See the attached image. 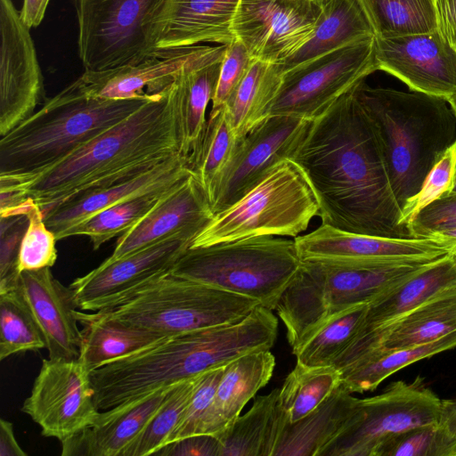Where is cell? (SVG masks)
<instances>
[{
	"label": "cell",
	"mask_w": 456,
	"mask_h": 456,
	"mask_svg": "<svg viewBox=\"0 0 456 456\" xmlns=\"http://www.w3.org/2000/svg\"><path fill=\"white\" fill-rule=\"evenodd\" d=\"M319 203L322 224L361 234L413 238L401 224L375 129L354 87L311 121L289 159Z\"/></svg>",
	"instance_id": "1"
},
{
	"label": "cell",
	"mask_w": 456,
	"mask_h": 456,
	"mask_svg": "<svg viewBox=\"0 0 456 456\" xmlns=\"http://www.w3.org/2000/svg\"><path fill=\"white\" fill-rule=\"evenodd\" d=\"M180 153L175 82L67 157L27 175H0V189L30 198L43 214L79 192L126 180Z\"/></svg>",
	"instance_id": "2"
},
{
	"label": "cell",
	"mask_w": 456,
	"mask_h": 456,
	"mask_svg": "<svg viewBox=\"0 0 456 456\" xmlns=\"http://www.w3.org/2000/svg\"><path fill=\"white\" fill-rule=\"evenodd\" d=\"M354 92L375 129L402 208L456 142V117L446 100L416 91L372 87L363 80Z\"/></svg>",
	"instance_id": "3"
},
{
	"label": "cell",
	"mask_w": 456,
	"mask_h": 456,
	"mask_svg": "<svg viewBox=\"0 0 456 456\" xmlns=\"http://www.w3.org/2000/svg\"><path fill=\"white\" fill-rule=\"evenodd\" d=\"M442 256L302 261L275 308L291 350L335 315L369 304Z\"/></svg>",
	"instance_id": "4"
},
{
	"label": "cell",
	"mask_w": 456,
	"mask_h": 456,
	"mask_svg": "<svg viewBox=\"0 0 456 456\" xmlns=\"http://www.w3.org/2000/svg\"><path fill=\"white\" fill-rule=\"evenodd\" d=\"M152 95L90 97L69 84L0 140V175L37 174L117 125Z\"/></svg>",
	"instance_id": "5"
},
{
	"label": "cell",
	"mask_w": 456,
	"mask_h": 456,
	"mask_svg": "<svg viewBox=\"0 0 456 456\" xmlns=\"http://www.w3.org/2000/svg\"><path fill=\"white\" fill-rule=\"evenodd\" d=\"M301 263L294 240L265 235L190 248L171 273L275 310Z\"/></svg>",
	"instance_id": "6"
},
{
	"label": "cell",
	"mask_w": 456,
	"mask_h": 456,
	"mask_svg": "<svg viewBox=\"0 0 456 456\" xmlns=\"http://www.w3.org/2000/svg\"><path fill=\"white\" fill-rule=\"evenodd\" d=\"M260 304L250 297L173 274L151 282L100 315L164 336L235 323Z\"/></svg>",
	"instance_id": "7"
},
{
	"label": "cell",
	"mask_w": 456,
	"mask_h": 456,
	"mask_svg": "<svg viewBox=\"0 0 456 456\" xmlns=\"http://www.w3.org/2000/svg\"><path fill=\"white\" fill-rule=\"evenodd\" d=\"M319 210L301 170L284 159L237 202L216 214L191 248L265 235L296 238L319 216Z\"/></svg>",
	"instance_id": "8"
},
{
	"label": "cell",
	"mask_w": 456,
	"mask_h": 456,
	"mask_svg": "<svg viewBox=\"0 0 456 456\" xmlns=\"http://www.w3.org/2000/svg\"><path fill=\"white\" fill-rule=\"evenodd\" d=\"M165 0H73L77 50L86 71L137 64L154 55Z\"/></svg>",
	"instance_id": "9"
},
{
	"label": "cell",
	"mask_w": 456,
	"mask_h": 456,
	"mask_svg": "<svg viewBox=\"0 0 456 456\" xmlns=\"http://www.w3.org/2000/svg\"><path fill=\"white\" fill-rule=\"evenodd\" d=\"M441 410L442 399L422 378L393 382L379 395L359 398L346 427L319 456H382L401 434L437 424Z\"/></svg>",
	"instance_id": "10"
},
{
	"label": "cell",
	"mask_w": 456,
	"mask_h": 456,
	"mask_svg": "<svg viewBox=\"0 0 456 456\" xmlns=\"http://www.w3.org/2000/svg\"><path fill=\"white\" fill-rule=\"evenodd\" d=\"M374 41L375 37L356 41L283 72L265 118L281 115L314 120L322 115L378 70Z\"/></svg>",
	"instance_id": "11"
},
{
	"label": "cell",
	"mask_w": 456,
	"mask_h": 456,
	"mask_svg": "<svg viewBox=\"0 0 456 456\" xmlns=\"http://www.w3.org/2000/svg\"><path fill=\"white\" fill-rule=\"evenodd\" d=\"M311 121L292 116H270L239 137L229 164L208 194L213 213L233 205L280 162L289 159Z\"/></svg>",
	"instance_id": "12"
},
{
	"label": "cell",
	"mask_w": 456,
	"mask_h": 456,
	"mask_svg": "<svg viewBox=\"0 0 456 456\" xmlns=\"http://www.w3.org/2000/svg\"><path fill=\"white\" fill-rule=\"evenodd\" d=\"M21 411L46 437L61 442L90 427L97 409L90 373L76 359H44Z\"/></svg>",
	"instance_id": "13"
},
{
	"label": "cell",
	"mask_w": 456,
	"mask_h": 456,
	"mask_svg": "<svg viewBox=\"0 0 456 456\" xmlns=\"http://www.w3.org/2000/svg\"><path fill=\"white\" fill-rule=\"evenodd\" d=\"M195 237L191 232H179L115 261H103L69 286L77 308L98 312L126 300L169 273Z\"/></svg>",
	"instance_id": "14"
},
{
	"label": "cell",
	"mask_w": 456,
	"mask_h": 456,
	"mask_svg": "<svg viewBox=\"0 0 456 456\" xmlns=\"http://www.w3.org/2000/svg\"><path fill=\"white\" fill-rule=\"evenodd\" d=\"M322 11L314 0H240L232 32L253 59L279 64L309 39Z\"/></svg>",
	"instance_id": "15"
},
{
	"label": "cell",
	"mask_w": 456,
	"mask_h": 456,
	"mask_svg": "<svg viewBox=\"0 0 456 456\" xmlns=\"http://www.w3.org/2000/svg\"><path fill=\"white\" fill-rule=\"evenodd\" d=\"M30 28L12 0H0V135L29 118L45 100Z\"/></svg>",
	"instance_id": "16"
},
{
	"label": "cell",
	"mask_w": 456,
	"mask_h": 456,
	"mask_svg": "<svg viewBox=\"0 0 456 456\" xmlns=\"http://www.w3.org/2000/svg\"><path fill=\"white\" fill-rule=\"evenodd\" d=\"M375 60L383 70L411 91L441 97L456 93V51L439 29L395 37H376Z\"/></svg>",
	"instance_id": "17"
},
{
	"label": "cell",
	"mask_w": 456,
	"mask_h": 456,
	"mask_svg": "<svg viewBox=\"0 0 456 456\" xmlns=\"http://www.w3.org/2000/svg\"><path fill=\"white\" fill-rule=\"evenodd\" d=\"M227 45L160 48L137 64L86 71L75 81L88 96L126 100L159 94L169 87L186 67L224 58Z\"/></svg>",
	"instance_id": "18"
},
{
	"label": "cell",
	"mask_w": 456,
	"mask_h": 456,
	"mask_svg": "<svg viewBox=\"0 0 456 456\" xmlns=\"http://www.w3.org/2000/svg\"><path fill=\"white\" fill-rule=\"evenodd\" d=\"M10 290L39 328L49 358H78L82 333L76 317L78 308L69 287H64L46 267L20 272Z\"/></svg>",
	"instance_id": "19"
},
{
	"label": "cell",
	"mask_w": 456,
	"mask_h": 456,
	"mask_svg": "<svg viewBox=\"0 0 456 456\" xmlns=\"http://www.w3.org/2000/svg\"><path fill=\"white\" fill-rule=\"evenodd\" d=\"M206 191L191 174L174 185L132 229L119 236L111 262L179 232L196 236L214 218Z\"/></svg>",
	"instance_id": "20"
},
{
	"label": "cell",
	"mask_w": 456,
	"mask_h": 456,
	"mask_svg": "<svg viewBox=\"0 0 456 456\" xmlns=\"http://www.w3.org/2000/svg\"><path fill=\"white\" fill-rule=\"evenodd\" d=\"M453 330H456V285L394 322L358 335L333 366L342 370L372 349L414 346L434 341Z\"/></svg>",
	"instance_id": "21"
},
{
	"label": "cell",
	"mask_w": 456,
	"mask_h": 456,
	"mask_svg": "<svg viewBox=\"0 0 456 456\" xmlns=\"http://www.w3.org/2000/svg\"><path fill=\"white\" fill-rule=\"evenodd\" d=\"M190 175L186 157L178 154L126 180L71 196L47 209L44 213L45 223L60 240L66 231L100 211L126 200L173 185Z\"/></svg>",
	"instance_id": "22"
},
{
	"label": "cell",
	"mask_w": 456,
	"mask_h": 456,
	"mask_svg": "<svg viewBox=\"0 0 456 456\" xmlns=\"http://www.w3.org/2000/svg\"><path fill=\"white\" fill-rule=\"evenodd\" d=\"M294 240L302 261L441 256L450 252L446 246L430 238H387L349 232L323 224Z\"/></svg>",
	"instance_id": "23"
},
{
	"label": "cell",
	"mask_w": 456,
	"mask_h": 456,
	"mask_svg": "<svg viewBox=\"0 0 456 456\" xmlns=\"http://www.w3.org/2000/svg\"><path fill=\"white\" fill-rule=\"evenodd\" d=\"M175 385L100 411L90 427L61 442V455L125 456Z\"/></svg>",
	"instance_id": "24"
},
{
	"label": "cell",
	"mask_w": 456,
	"mask_h": 456,
	"mask_svg": "<svg viewBox=\"0 0 456 456\" xmlns=\"http://www.w3.org/2000/svg\"><path fill=\"white\" fill-rule=\"evenodd\" d=\"M240 0H165L155 21L158 48L201 42L228 45Z\"/></svg>",
	"instance_id": "25"
},
{
	"label": "cell",
	"mask_w": 456,
	"mask_h": 456,
	"mask_svg": "<svg viewBox=\"0 0 456 456\" xmlns=\"http://www.w3.org/2000/svg\"><path fill=\"white\" fill-rule=\"evenodd\" d=\"M358 401L340 385L319 407L296 422H289L282 411L273 456H319L346 427Z\"/></svg>",
	"instance_id": "26"
},
{
	"label": "cell",
	"mask_w": 456,
	"mask_h": 456,
	"mask_svg": "<svg viewBox=\"0 0 456 456\" xmlns=\"http://www.w3.org/2000/svg\"><path fill=\"white\" fill-rule=\"evenodd\" d=\"M274 367L275 357L268 349L247 353L225 364L201 434L219 437L269 382Z\"/></svg>",
	"instance_id": "27"
},
{
	"label": "cell",
	"mask_w": 456,
	"mask_h": 456,
	"mask_svg": "<svg viewBox=\"0 0 456 456\" xmlns=\"http://www.w3.org/2000/svg\"><path fill=\"white\" fill-rule=\"evenodd\" d=\"M454 285L456 254L450 251L370 302L357 336L394 322Z\"/></svg>",
	"instance_id": "28"
},
{
	"label": "cell",
	"mask_w": 456,
	"mask_h": 456,
	"mask_svg": "<svg viewBox=\"0 0 456 456\" xmlns=\"http://www.w3.org/2000/svg\"><path fill=\"white\" fill-rule=\"evenodd\" d=\"M309 39L278 64L281 72L327 54L356 41L375 37L360 0H329Z\"/></svg>",
	"instance_id": "29"
},
{
	"label": "cell",
	"mask_w": 456,
	"mask_h": 456,
	"mask_svg": "<svg viewBox=\"0 0 456 456\" xmlns=\"http://www.w3.org/2000/svg\"><path fill=\"white\" fill-rule=\"evenodd\" d=\"M76 317L83 327L78 360L89 373L168 337L121 323L96 312L86 314L77 309Z\"/></svg>",
	"instance_id": "30"
},
{
	"label": "cell",
	"mask_w": 456,
	"mask_h": 456,
	"mask_svg": "<svg viewBox=\"0 0 456 456\" xmlns=\"http://www.w3.org/2000/svg\"><path fill=\"white\" fill-rule=\"evenodd\" d=\"M454 347L456 330L414 346L372 349L341 370V386L351 394L372 391L403 368Z\"/></svg>",
	"instance_id": "31"
},
{
	"label": "cell",
	"mask_w": 456,
	"mask_h": 456,
	"mask_svg": "<svg viewBox=\"0 0 456 456\" xmlns=\"http://www.w3.org/2000/svg\"><path fill=\"white\" fill-rule=\"evenodd\" d=\"M223 59L186 67L175 78L180 153L184 157L191 152L204 129L207 106L215 94Z\"/></svg>",
	"instance_id": "32"
},
{
	"label": "cell",
	"mask_w": 456,
	"mask_h": 456,
	"mask_svg": "<svg viewBox=\"0 0 456 456\" xmlns=\"http://www.w3.org/2000/svg\"><path fill=\"white\" fill-rule=\"evenodd\" d=\"M279 394L275 388L256 396L252 407L218 437L221 456H273L282 414Z\"/></svg>",
	"instance_id": "33"
},
{
	"label": "cell",
	"mask_w": 456,
	"mask_h": 456,
	"mask_svg": "<svg viewBox=\"0 0 456 456\" xmlns=\"http://www.w3.org/2000/svg\"><path fill=\"white\" fill-rule=\"evenodd\" d=\"M281 78L282 72L277 63L253 59L224 105L237 138L245 135L265 118Z\"/></svg>",
	"instance_id": "34"
},
{
	"label": "cell",
	"mask_w": 456,
	"mask_h": 456,
	"mask_svg": "<svg viewBox=\"0 0 456 456\" xmlns=\"http://www.w3.org/2000/svg\"><path fill=\"white\" fill-rule=\"evenodd\" d=\"M340 385L341 371L335 366L297 362L280 388L281 409L289 422H296L319 407Z\"/></svg>",
	"instance_id": "35"
},
{
	"label": "cell",
	"mask_w": 456,
	"mask_h": 456,
	"mask_svg": "<svg viewBox=\"0 0 456 456\" xmlns=\"http://www.w3.org/2000/svg\"><path fill=\"white\" fill-rule=\"evenodd\" d=\"M237 140L224 107L210 111L196 145L186 157L188 169L207 194L229 164Z\"/></svg>",
	"instance_id": "36"
},
{
	"label": "cell",
	"mask_w": 456,
	"mask_h": 456,
	"mask_svg": "<svg viewBox=\"0 0 456 456\" xmlns=\"http://www.w3.org/2000/svg\"><path fill=\"white\" fill-rule=\"evenodd\" d=\"M176 183L126 200L103 209L66 231L61 240L86 235L89 238L93 248L96 250L108 240L121 236L132 229Z\"/></svg>",
	"instance_id": "37"
},
{
	"label": "cell",
	"mask_w": 456,
	"mask_h": 456,
	"mask_svg": "<svg viewBox=\"0 0 456 456\" xmlns=\"http://www.w3.org/2000/svg\"><path fill=\"white\" fill-rule=\"evenodd\" d=\"M376 37H395L437 29L435 0H360Z\"/></svg>",
	"instance_id": "38"
},
{
	"label": "cell",
	"mask_w": 456,
	"mask_h": 456,
	"mask_svg": "<svg viewBox=\"0 0 456 456\" xmlns=\"http://www.w3.org/2000/svg\"><path fill=\"white\" fill-rule=\"evenodd\" d=\"M368 304L353 306L332 317L313 336L292 350L297 362L308 366L333 365L357 336Z\"/></svg>",
	"instance_id": "39"
},
{
	"label": "cell",
	"mask_w": 456,
	"mask_h": 456,
	"mask_svg": "<svg viewBox=\"0 0 456 456\" xmlns=\"http://www.w3.org/2000/svg\"><path fill=\"white\" fill-rule=\"evenodd\" d=\"M202 374V373H201ZM201 374L176 384L125 456L154 455L167 444L183 418Z\"/></svg>",
	"instance_id": "40"
},
{
	"label": "cell",
	"mask_w": 456,
	"mask_h": 456,
	"mask_svg": "<svg viewBox=\"0 0 456 456\" xmlns=\"http://www.w3.org/2000/svg\"><path fill=\"white\" fill-rule=\"evenodd\" d=\"M42 348L44 337L22 303L12 290L0 292V360Z\"/></svg>",
	"instance_id": "41"
},
{
	"label": "cell",
	"mask_w": 456,
	"mask_h": 456,
	"mask_svg": "<svg viewBox=\"0 0 456 456\" xmlns=\"http://www.w3.org/2000/svg\"><path fill=\"white\" fill-rule=\"evenodd\" d=\"M25 215L28 219V228L22 238L18 271H32L51 268L57 260L54 233L46 226L41 208L31 199Z\"/></svg>",
	"instance_id": "42"
},
{
	"label": "cell",
	"mask_w": 456,
	"mask_h": 456,
	"mask_svg": "<svg viewBox=\"0 0 456 456\" xmlns=\"http://www.w3.org/2000/svg\"><path fill=\"white\" fill-rule=\"evenodd\" d=\"M456 173V142L440 157L427 175L419 190L402 208L401 224L408 228L425 208L452 191Z\"/></svg>",
	"instance_id": "43"
},
{
	"label": "cell",
	"mask_w": 456,
	"mask_h": 456,
	"mask_svg": "<svg viewBox=\"0 0 456 456\" xmlns=\"http://www.w3.org/2000/svg\"><path fill=\"white\" fill-rule=\"evenodd\" d=\"M224 370V365L201 374L183 418L171 435L167 444L189 436L201 434Z\"/></svg>",
	"instance_id": "44"
},
{
	"label": "cell",
	"mask_w": 456,
	"mask_h": 456,
	"mask_svg": "<svg viewBox=\"0 0 456 456\" xmlns=\"http://www.w3.org/2000/svg\"><path fill=\"white\" fill-rule=\"evenodd\" d=\"M28 224L24 214L0 217V292L10 290L20 273L18 258Z\"/></svg>",
	"instance_id": "45"
},
{
	"label": "cell",
	"mask_w": 456,
	"mask_h": 456,
	"mask_svg": "<svg viewBox=\"0 0 456 456\" xmlns=\"http://www.w3.org/2000/svg\"><path fill=\"white\" fill-rule=\"evenodd\" d=\"M252 61L253 58L247 48L238 39L234 38L226 45L210 111H216L224 107Z\"/></svg>",
	"instance_id": "46"
},
{
	"label": "cell",
	"mask_w": 456,
	"mask_h": 456,
	"mask_svg": "<svg viewBox=\"0 0 456 456\" xmlns=\"http://www.w3.org/2000/svg\"><path fill=\"white\" fill-rule=\"evenodd\" d=\"M456 228V192L449 191L422 209L408 225L413 238Z\"/></svg>",
	"instance_id": "47"
},
{
	"label": "cell",
	"mask_w": 456,
	"mask_h": 456,
	"mask_svg": "<svg viewBox=\"0 0 456 456\" xmlns=\"http://www.w3.org/2000/svg\"><path fill=\"white\" fill-rule=\"evenodd\" d=\"M437 424L416 428L396 436L382 456H440Z\"/></svg>",
	"instance_id": "48"
},
{
	"label": "cell",
	"mask_w": 456,
	"mask_h": 456,
	"mask_svg": "<svg viewBox=\"0 0 456 456\" xmlns=\"http://www.w3.org/2000/svg\"><path fill=\"white\" fill-rule=\"evenodd\" d=\"M222 444L213 435L189 436L171 442L154 455L160 456H221Z\"/></svg>",
	"instance_id": "49"
},
{
	"label": "cell",
	"mask_w": 456,
	"mask_h": 456,
	"mask_svg": "<svg viewBox=\"0 0 456 456\" xmlns=\"http://www.w3.org/2000/svg\"><path fill=\"white\" fill-rule=\"evenodd\" d=\"M437 28L456 51V0H435Z\"/></svg>",
	"instance_id": "50"
},
{
	"label": "cell",
	"mask_w": 456,
	"mask_h": 456,
	"mask_svg": "<svg viewBox=\"0 0 456 456\" xmlns=\"http://www.w3.org/2000/svg\"><path fill=\"white\" fill-rule=\"evenodd\" d=\"M0 456H27L18 444L12 423L0 419Z\"/></svg>",
	"instance_id": "51"
},
{
	"label": "cell",
	"mask_w": 456,
	"mask_h": 456,
	"mask_svg": "<svg viewBox=\"0 0 456 456\" xmlns=\"http://www.w3.org/2000/svg\"><path fill=\"white\" fill-rule=\"evenodd\" d=\"M50 0H23L20 11L23 22L31 28L37 27L43 20Z\"/></svg>",
	"instance_id": "52"
},
{
	"label": "cell",
	"mask_w": 456,
	"mask_h": 456,
	"mask_svg": "<svg viewBox=\"0 0 456 456\" xmlns=\"http://www.w3.org/2000/svg\"><path fill=\"white\" fill-rule=\"evenodd\" d=\"M427 238L433 239L446 246L450 251L456 252V228L434 232Z\"/></svg>",
	"instance_id": "53"
},
{
	"label": "cell",
	"mask_w": 456,
	"mask_h": 456,
	"mask_svg": "<svg viewBox=\"0 0 456 456\" xmlns=\"http://www.w3.org/2000/svg\"><path fill=\"white\" fill-rule=\"evenodd\" d=\"M450 107L452 108L455 117H456V93L448 101Z\"/></svg>",
	"instance_id": "54"
},
{
	"label": "cell",
	"mask_w": 456,
	"mask_h": 456,
	"mask_svg": "<svg viewBox=\"0 0 456 456\" xmlns=\"http://www.w3.org/2000/svg\"><path fill=\"white\" fill-rule=\"evenodd\" d=\"M451 191L456 192V173H455V176H454V180H453V184H452V188Z\"/></svg>",
	"instance_id": "55"
},
{
	"label": "cell",
	"mask_w": 456,
	"mask_h": 456,
	"mask_svg": "<svg viewBox=\"0 0 456 456\" xmlns=\"http://www.w3.org/2000/svg\"><path fill=\"white\" fill-rule=\"evenodd\" d=\"M314 1L317 2L318 4H320L321 5H322L323 4H325L329 0H314Z\"/></svg>",
	"instance_id": "56"
},
{
	"label": "cell",
	"mask_w": 456,
	"mask_h": 456,
	"mask_svg": "<svg viewBox=\"0 0 456 456\" xmlns=\"http://www.w3.org/2000/svg\"><path fill=\"white\" fill-rule=\"evenodd\" d=\"M453 455L456 456V445L454 447Z\"/></svg>",
	"instance_id": "57"
},
{
	"label": "cell",
	"mask_w": 456,
	"mask_h": 456,
	"mask_svg": "<svg viewBox=\"0 0 456 456\" xmlns=\"http://www.w3.org/2000/svg\"><path fill=\"white\" fill-rule=\"evenodd\" d=\"M456 254V252H454Z\"/></svg>",
	"instance_id": "58"
}]
</instances>
